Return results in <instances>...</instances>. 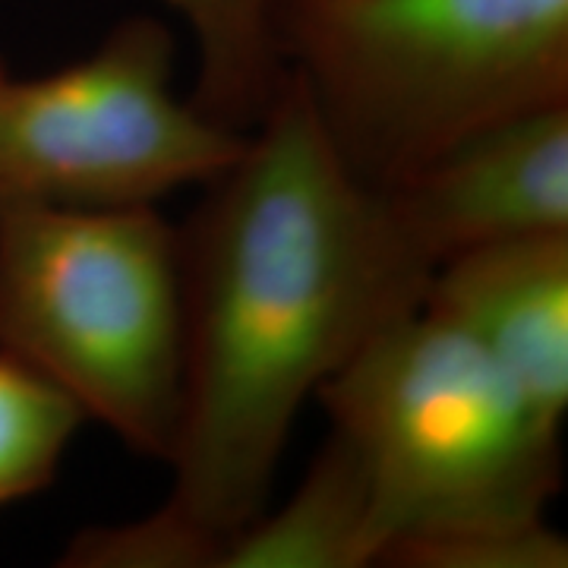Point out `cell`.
<instances>
[{"mask_svg":"<svg viewBox=\"0 0 568 568\" xmlns=\"http://www.w3.org/2000/svg\"><path fill=\"white\" fill-rule=\"evenodd\" d=\"M203 190L181 224L183 410L159 506L190 534V568H212L224 537L272 503L301 407L420 310L436 272L386 196L338 162L291 77Z\"/></svg>","mask_w":568,"mask_h":568,"instance_id":"1","label":"cell"},{"mask_svg":"<svg viewBox=\"0 0 568 568\" xmlns=\"http://www.w3.org/2000/svg\"><path fill=\"white\" fill-rule=\"evenodd\" d=\"M278 54L369 190L568 104V0H278Z\"/></svg>","mask_w":568,"mask_h":568,"instance_id":"2","label":"cell"},{"mask_svg":"<svg viewBox=\"0 0 568 568\" xmlns=\"http://www.w3.org/2000/svg\"><path fill=\"white\" fill-rule=\"evenodd\" d=\"M316 402L366 467L379 566L414 544L547 518L562 484V426L424 306L379 328Z\"/></svg>","mask_w":568,"mask_h":568,"instance_id":"3","label":"cell"},{"mask_svg":"<svg viewBox=\"0 0 568 568\" xmlns=\"http://www.w3.org/2000/svg\"><path fill=\"white\" fill-rule=\"evenodd\" d=\"M0 351L168 465L186 364L181 227L155 205L0 212Z\"/></svg>","mask_w":568,"mask_h":568,"instance_id":"4","label":"cell"},{"mask_svg":"<svg viewBox=\"0 0 568 568\" xmlns=\"http://www.w3.org/2000/svg\"><path fill=\"white\" fill-rule=\"evenodd\" d=\"M244 142L178 95L174 36L152 17L61 70H0V212L159 205L219 178Z\"/></svg>","mask_w":568,"mask_h":568,"instance_id":"5","label":"cell"},{"mask_svg":"<svg viewBox=\"0 0 568 568\" xmlns=\"http://www.w3.org/2000/svg\"><path fill=\"white\" fill-rule=\"evenodd\" d=\"M379 193L433 268L474 246L568 231V104L496 123Z\"/></svg>","mask_w":568,"mask_h":568,"instance_id":"6","label":"cell"},{"mask_svg":"<svg viewBox=\"0 0 568 568\" xmlns=\"http://www.w3.org/2000/svg\"><path fill=\"white\" fill-rule=\"evenodd\" d=\"M424 310L455 325L537 414H568V231L474 246L439 265Z\"/></svg>","mask_w":568,"mask_h":568,"instance_id":"7","label":"cell"},{"mask_svg":"<svg viewBox=\"0 0 568 568\" xmlns=\"http://www.w3.org/2000/svg\"><path fill=\"white\" fill-rule=\"evenodd\" d=\"M379 566L373 493L361 455L328 429L304 480L224 537L212 568H366Z\"/></svg>","mask_w":568,"mask_h":568,"instance_id":"8","label":"cell"},{"mask_svg":"<svg viewBox=\"0 0 568 568\" xmlns=\"http://www.w3.org/2000/svg\"><path fill=\"white\" fill-rule=\"evenodd\" d=\"M186 22L196 44L190 99L212 121L250 133L278 99V0H162Z\"/></svg>","mask_w":568,"mask_h":568,"instance_id":"9","label":"cell"},{"mask_svg":"<svg viewBox=\"0 0 568 568\" xmlns=\"http://www.w3.org/2000/svg\"><path fill=\"white\" fill-rule=\"evenodd\" d=\"M82 424L63 388L0 351V511L54 484Z\"/></svg>","mask_w":568,"mask_h":568,"instance_id":"10","label":"cell"},{"mask_svg":"<svg viewBox=\"0 0 568 568\" xmlns=\"http://www.w3.org/2000/svg\"><path fill=\"white\" fill-rule=\"evenodd\" d=\"M386 566L402 568H566V534L547 518L506 525V528L465 530L455 537H439L388 556Z\"/></svg>","mask_w":568,"mask_h":568,"instance_id":"11","label":"cell"},{"mask_svg":"<svg viewBox=\"0 0 568 568\" xmlns=\"http://www.w3.org/2000/svg\"><path fill=\"white\" fill-rule=\"evenodd\" d=\"M0 70H7V67H3V61H0Z\"/></svg>","mask_w":568,"mask_h":568,"instance_id":"12","label":"cell"}]
</instances>
